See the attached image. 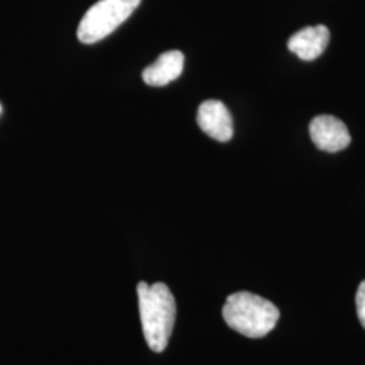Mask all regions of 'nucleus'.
<instances>
[{
    "instance_id": "nucleus-9",
    "label": "nucleus",
    "mask_w": 365,
    "mask_h": 365,
    "mask_svg": "<svg viewBox=\"0 0 365 365\" xmlns=\"http://www.w3.org/2000/svg\"><path fill=\"white\" fill-rule=\"evenodd\" d=\"M0 111H1V107H0Z\"/></svg>"
},
{
    "instance_id": "nucleus-6",
    "label": "nucleus",
    "mask_w": 365,
    "mask_h": 365,
    "mask_svg": "<svg viewBox=\"0 0 365 365\" xmlns=\"http://www.w3.org/2000/svg\"><path fill=\"white\" fill-rule=\"evenodd\" d=\"M329 41L330 31L327 26H307L289 37L288 49L303 61H313L325 52Z\"/></svg>"
},
{
    "instance_id": "nucleus-4",
    "label": "nucleus",
    "mask_w": 365,
    "mask_h": 365,
    "mask_svg": "<svg viewBox=\"0 0 365 365\" xmlns=\"http://www.w3.org/2000/svg\"><path fill=\"white\" fill-rule=\"evenodd\" d=\"M310 137L319 150L336 153L346 149L352 138L346 125L333 115H318L310 122Z\"/></svg>"
},
{
    "instance_id": "nucleus-1",
    "label": "nucleus",
    "mask_w": 365,
    "mask_h": 365,
    "mask_svg": "<svg viewBox=\"0 0 365 365\" xmlns=\"http://www.w3.org/2000/svg\"><path fill=\"white\" fill-rule=\"evenodd\" d=\"M137 294L146 344L153 352H163L168 346L176 319L175 298L164 283L149 286L141 282Z\"/></svg>"
},
{
    "instance_id": "nucleus-8",
    "label": "nucleus",
    "mask_w": 365,
    "mask_h": 365,
    "mask_svg": "<svg viewBox=\"0 0 365 365\" xmlns=\"http://www.w3.org/2000/svg\"><path fill=\"white\" fill-rule=\"evenodd\" d=\"M356 309H357V317L365 329V280L360 283L356 294Z\"/></svg>"
},
{
    "instance_id": "nucleus-2",
    "label": "nucleus",
    "mask_w": 365,
    "mask_h": 365,
    "mask_svg": "<svg viewBox=\"0 0 365 365\" xmlns=\"http://www.w3.org/2000/svg\"><path fill=\"white\" fill-rule=\"evenodd\" d=\"M225 322L249 339H261L274 330L280 312L272 302L248 291L230 295L223 306Z\"/></svg>"
},
{
    "instance_id": "nucleus-3",
    "label": "nucleus",
    "mask_w": 365,
    "mask_h": 365,
    "mask_svg": "<svg viewBox=\"0 0 365 365\" xmlns=\"http://www.w3.org/2000/svg\"><path fill=\"white\" fill-rule=\"evenodd\" d=\"M141 0H99L83 16L78 29V38L83 43H95L110 36L120 26Z\"/></svg>"
},
{
    "instance_id": "nucleus-5",
    "label": "nucleus",
    "mask_w": 365,
    "mask_h": 365,
    "mask_svg": "<svg viewBox=\"0 0 365 365\" xmlns=\"http://www.w3.org/2000/svg\"><path fill=\"white\" fill-rule=\"evenodd\" d=\"M196 120L202 130L220 143H227L233 137V118L220 101H206L199 106Z\"/></svg>"
},
{
    "instance_id": "nucleus-7",
    "label": "nucleus",
    "mask_w": 365,
    "mask_h": 365,
    "mask_svg": "<svg viewBox=\"0 0 365 365\" xmlns=\"http://www.w3.org/2000/svg\"><path fill=\"white\" fill-rule=\"evenodd\" d=\"M184 56L179 51L163 53L152 66L145 68L143 78L148 86L163 87L182 75Z\"/></svg>"
}]
</instances>
